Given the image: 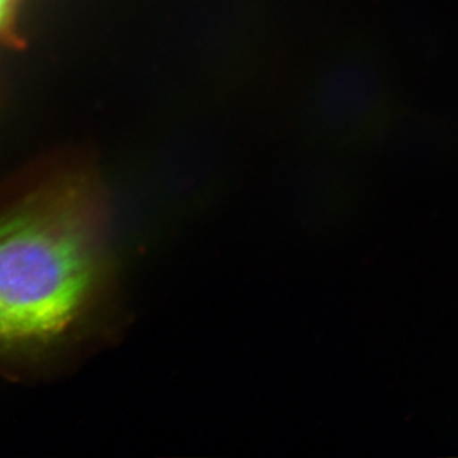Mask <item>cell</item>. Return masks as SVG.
<instances>
[{
	"mask_svg": "<svg viewBox=\"0 0 458 458\" xmlns=\"http://www.w3.org/2000/svg\"><path fill=\"white\" fill-rule=\"evenodd\" d=\"M98 178L64 168L0 211V358H33L78 331L112 285Z\"/></svg>",
	"mask_w": 458,
	"mask_h": 458,
	"instance_id": "1",
	"label": "cell"
},
{
	"mask_svg": "<svg viewBox=\"0 0 458 458\" xmlns=\"http://www.w3.org/2000/svg\"><path fill=\"white\" fill-rule=\"evenodd\" d=\"M22 0H0V45L18 42V18Z\"/></svg>",
	"mask_w": 458,
	"mask_h": 458,
	"instance_id": "2",
	"label": "cell"
}]
</instances>
